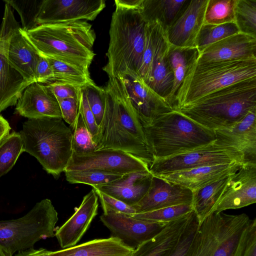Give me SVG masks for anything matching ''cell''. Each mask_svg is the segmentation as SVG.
<instances>
[{"label":"cell","instance_id":"60d3db41","mask_svg":"<svg viewBox=\"0 0 256 256\" xmlns=\"http://www.w3.org/2000/svg\"><path fill=\"white\" fill-rule=\"evenodd\" d=\"M72 152L85 154L96 150V146L92 136L80 112L74 126L72 128Z\"/></svg>","mask_w":256,"mask_h":256},{"label":"cell","instance_id":"484cf974","mask_svg":"<svg viewBox=\"0 0 256 256\" xmlns=\"http://www.w3.org/2000/svg\"><path fill=\"white\" fill-rule=\"evenodd\" d=\"M7 56L10 64L26 80L31 83L36 82V68L41 54L20 26L10 39Z\"/></svg>","mask_w":256,"mask_h":256},{"label":"cell","instance_id":"7402d4cb","mask_svg":"<svg viewBox=\"0 0 256 256\" xmlns=\"http://www.w3.org/2000/svg\"><path fill=\"white\" fill-rule=\"evenodd\" d=\"M98 196L92 188L83 198L72 216L55 232L62 249L76 246L80 242L98 214Z\"/></svg>","mask_w":256,"mask_h":256},{"label":"cell","instance_id":"f5cc1de1","mask_svg":"<svg viewBox=\"0 0 256 256\" xmlns=\"http://www.w3.org/2000/svg\"><path fill=\"white\" fill-rule=\"evenodd\" d=\"M10 130L9 123L0 115V142L10 134Z\"/></svg>","mask_w":256,"mask_h":256},{"label":"cell","instance_id":"f35d334b","mask_svg":"<svg viewBox=\"0 0 256 256\" xmlns=\"http://www.w3.org/2000/svg\"><path fill=\"white\" fill-rule=\"evenodd\" d=\"M192 210V204H180L144 212L136 213L130 216L144 220L170 222L181 218Z\"/></svg>","mask_w":256,"mask_h":256},{"label":"cell","instance_id":"b9f144b4","mask_svg":"<svg viewBox=\"0 0 256 256\" xmlns=\"http://www.w3.org/2000/svg\"><path fill=\"white\" fill-rule=\"evenodd\" d=\"M86 92L90 108L96 124L100 125L105 109V92L104 88L98 86L93 80L82 86Z\"/></svg>","mask_w":256,"mask_h":256},{"label":"cell","instance_id":"f1b7e54d","mask_svg":"<svg viewBox=\"0 0 256 256\" xmlns=\"http://www.w3.org/2000/svg\"><path fill=\"white\" fill-rule=\"evenodd\" d=\"M189 0H142L140 11L146 23L158 22L166 30L180 16Z\"/></svg>","mask_w":256,"mask_h":256},{"label":"cell","instance_id":"db71d44e","mask_svg":"<svg viewBox=\"0 0 256 256\" xmlns=\"http://www.w3.org/2000/svg\"><path fill=\"white\" fill-rule=\"evenodd\" d=\"M0 256H8L0 246Z\"/></svg>","mask_w":256,"mask_h":256},{"label":"cell","instance_id":"7c38bea8","mask_svg":"<svg viewBox=\"0 0 256 256\" xmlns=\"http://www.w3.org/2000/svg\"><path fill=\"white\" fill-rule=\"evenodd\" d=\"M87 170L122 175L150 170L148 165L135 156L120 150L102 149L85 154L72 152L64 172Z\"/></svg>","mask_w":256,"mask_h":256},{"label":"cell","instance_id":"9c48e42d","mask_svg":"<svg viewBox=\"0 0 256 256\" xmlns=\"http://www.w3.org/2000/svg\"><path fill=\"white\" fill-rule=\"evenodd\" d=\"M250 218L212 212L200 223L187 256H233Z\"/></svg>","mask_w":256,"mask_h":256},{"label":"cell","instance_id":"4fadbf2b","mask_svg":"<svg viewBox=\"0 0 256 256\" xmlns=\"http://www.w3.org/2000/svg\"><path fill=\"white\" fill-rule=\"evenodd\" d=\"M100 220L113 236L134 250L154 237L169 222L144 220L116 212L103 214Z\"/></svg>","mask_w":256,"mask_h":256},{"label":"cell","instance_id":"83f0119b","mask_svg":"<svg viewBox=\"0 0 256 256\" xmlns=\"http://www.w3.org/2000/svg\"><path fill=\"white\" fill-rule=\"evenodd\" d=\"M134 251L119 238L112 236L51 252L48 256H132Z\"/></svg>","mask_w":256,"mask_h":256},{"label":"cell","instance_id":"8fae6325","mask_svg":"<svg viewBox=\"0 0 256 256\" xmlns=\"http://www.w3.org/2000/svg\"><path fill=\"white\" fill-rule=\"evenodd\" d=\"M20 27L14 9L6 3L0 26V112L16 104L24 89L32 84L10 64L7 56L10 39Z\"/></svg>","mask_w":256,"mask_h":256},{"label":"cell","instance_id":"9a60e30c","mask_svg":"<svg viewBox=\"0 0 256 256\" xmlns=\"http://www.w3.org/2000/svg\"><path fill=\"white\" fill-rule=\"evenodd\" d=\"M256 202V164L245 163L231 175L211 214L240 208Z\"/></svg>","mask_w":256,"mask_h":256},{"label":"cell","instance_id":"836d02e7","mask_svg":"<svg viewBox=\"0 0 256 256\" xmlns=\"http://www.w3.org/2000/svg\"><path fill=\"white\" fill-rule=\"evenodd\" d=\"M238 32H240L236 22L204 24L198 36L196 48L199 52H201L210 44Z\"/></svg>","mask_w":256,"mask_h":256},{"label":"cell","instance_id":"74e56055","mask_svg":"<svg viewBox=\"0 0 256 256\" xmlns=\"http://www.w3.org/2000/svg\"><path fill=\"white\" fill-rule=\"evenodd\" d=\"M64 172L66 180L70 184H84L92 186L110 183L123 176L91 170L65 171Z\"/></svg>","mask_w":256,"mask_h":256},{"label":"cell","instance_id":"52a82bcc","mask_svg":"<svg viewBox=\"0 0 256 256\" xmlns=\"http://www.w3.org/2000/svg\"><path fill=\"white\" fill-rule=\"evenodd\" d=\"M196 60L178 90L173 110L236 83L256 78V59L204 63Z\"/></svg>","mask_w":256,"mask_h":256},{"label":"cell","instance_id":"8d00e7d4","mask_svg":"<svg viewBox=\"0 0 256 256\" xmlns=\"http://www.w3.org/2000/svg\"><path fill=\"white\" fill-rule=\"evenodd\" d=\"M20 16L22 28L27 32L38 26L36 18L39 14L43 0H4Z\"/></svg>","mask_w":256,"mask_h":256},{"label":"cell","instance_id":"4316f807","mask_svg":"<svg viewBox=\"0 0 256 256\" xmlns=\"http://www.w3.org/2000/svg\"><path fill=\"white\" fill-rule=\"evenodd\" d=\"M192 211L170 222L154 237L135 249L132 256H170L176 246Z\"/></svg>","mask_w":256,"mask_h":256},{"label":"cell","instance_id":"30bf717a","mask_svg":"<svg viewBox=\"0 0 256 256\" xmlns=\"http://www.w3.org/2000/svg\"><path fill=\"white\" fill-rule=\"evenodd\" d=\"M234 162L244 164L242 153L234 147L220 144L216 140L184 152L154 159L149 170L152 175L158 176L202 166Z\"/></svg>","mask_w":256,"mask_h":256},{"label":"cell","instance_id":"44dd1931","mask_svg":"<svg viewBox=\"0 0 256 256\" xmlns=\"http://www.w3.org/2000/svg\"><path fill=\"white\" fill-rule=\"evenodd\" d=\"M214 132L218 142L242 153L244 164H256V108L238 122Z\"/></svg>","mask_w":256,"mask_h":256},{"label":"cell","instance_id":"5bb4252c","mask_svg":"<svg viewBox=\"0 0 256 256\" xmlns=\"http://www.w3.org/2000/svg\"><path fill=\"white\" fill-rule=\"evenodd\" d=\"M104 0H43L38 26L76 20H94L105 8Z\"/></svg>","mask_w":256,"mask_h":256},{"label":"cell","instance_id":"e0dca14e","mask_svg":"<svg viewBox=\"0 0 256 256\" xmlns=\"http://www.w3.org/2000/svg\"><path fill=\"white\" fill-rule=\"evenodd\" d=\"M208 0H190L174 21L165 30L168 42L182 48H196V39L204 24Z\"/></svg>","mask_w":256,"mask_h":256},{"label":"cell","instance_id":"d6a6232c","mask_svg":"<svg viewBox=\"0 0 256 256\" xmlns=\"http://www.w3.org/2000/svg\"><path fill=\"white\" fill-rule=\"evenodd\" d=\"M24 152L23 142L19 132H14L4 138L0 142V178L12 168Z\"/></svg>","mask_w":256,"mask_h":256},{"label":"cell","instance_id":"6da1fadb","mask_svg":"<svg viewBox=\"0 0 256 256\" xmlns=\"http://www.w3.org/2000/svg\"><path fill=\"white\" fill-rule=\"evenodd\" d=\"M104 89L105 109L94 142L96 150L124 151L140 158L150 167L154 158L147 146L142 126L122 78H109Z\"/></svg>","mask_w":256,"mask_h":256},{"label":"cell","instance_id":"277c9868","mask_svg":"<svg viewBox=\"0 0 256 256\" xmlns=\"http://www.w3.org/2000/svg\"><path fill=\"white\" fill-rule=\"evenodd\" d=\"M146 24L140 8L116 5L109 31L108 62L102 68L108 78L126 73L137 75L145 45Z\"/></svg>","mask_w":256,"mask_h":256},{"label":"cell","instance_id":"7bdbcfd3","mask_svg":"<svg viewBox=\"0 0 256 256\" xmlns=\"http://www.w3.org/2000/svg\"><path fill=\"white\" fill-rule=\"evenodd\" d=\"M200 222L193 210L178 242L170 256H187Z\"/></svg>","mask_w":256,"mask_h":256},{"label":"cell","instance_id":"4dcf8cb0","mask_svg":"<svg viewBox=\"0 0 256 256\" xmlns=\"http://www.w3.org/2000/svg\"><path fill=\"white\" fill-rule=\"evenodd\" d=\"M232 174L192 191L191 204L200 223L211 214Z\"/></svg>","mask_w":256,"mask_h":256},{"label":"cell","instance_id":"e575fe53","mask_svg":"<svg viewBox=\"0 0 256 256\" xmlns=\"http://www.w3.org/2000/svg\"><path fill=\"white\" fill-rule=\"evenodd\" d=\"M236 0H208L204 24H221L235 22Z\"/></svg>","mask_w":256,"mask_h":256},{"label":"cell","instance_id":"d6986e66","mask_svg":"<svg viewBox=\"0 0 256 256\" xmlns=\"http://www.w3.org/2000/svg\"><path fill=\"white\" fill-rule=\"evenodd\" d=\"M256 59V38L238 32L206 47L199 52L200 63Z\"/></svg>","mask_w":256,"mask_h":256},{"label":"cell","instance_id":"816d5d0a","mask_svg":"<svg viewBox=\"0 0 256 256\" xmlns=\"http://www.w3.org/2000/svg\"><path fill=\"white\" fill-rule=\"evenodd\" d=\"M142 0H116L115 5L130 8H140Z\"/></svg>","mask_w":256,"mask_h":256},{"label":"cell","instance_id":"ab89813d","mask_svg":"<svg viewBox=\"0 0 256 256\" xmlns=\"http://www.w3.org/2000/svg\"><path fill=\"white\" fill-rule=\"evenodd\" d=\"M156 32V22L147 23L146 40L142 60L137 72L138 76L146 84L150 80L152 71Z\"/></svg>","mask_w":256,"mask_h":256},{"label":"cell","instance_id":"603a6c76","mask_svg":"<svg viewBox=\"0 0 256 256\" xmlns=\"http://www.w3.org/2000/svg\"><path fill=\"white\" fill-rule=\"evenodd\" d=\"M156 22V32L152 71L146 84L166 102L173 87L174 76L170 66L168 50L169 43L165 30Z\"/></svg>","mask_w":256,"mask_h":256},{"label":"cell","instance_id":"3957f363","mask_svg":"<svg viewBox=\"0 0 256 256\" xmlns=\"http://www.w3.org/2000/svg\"><path fill=\"white\" fill-rule=\"evenodd\" d=\"M255 108L256 78L226 86L175 110L214 131L238 122Z\"/></svg>","mask_w":256,"mask_h":256},{"label":"cell","instance_id":"ee69618b","mask_svg":"<svg viewBox=\"0 0 256 256\" xmlns=\"http://www.w3.org/2000/svg\"><path fill=\"white\" fill-rule=\"evenodd\" d=\"M233 256H256V220H250Z\"/></svg>","mask_w":256,"mask_h":256},{"label":"cell","instance_id":"7a4b0ae2","mask_svg":"<svg viewBox=\"0 0 256 256\" xmlns=\"http://www.w3.org/2000/svg\"><path fill=\"white\" fill-rule=\"evenodd\" d=\"M25 32L45 56L88 69L95 56L96 34L86 20L39 25Z\"/></svg>","mask_w":256,"mask_h":256},{"label":"cell","instance_id":"7dc6e473","mask_svg":"<svg viewBox=\"0 0 256 256\" xmlns=\"http://www.w3.org/2000/svg\"><path fill=\"white\" fill-rule=\"evenodd\" d=\"M57 99L60 104L62 118L72 128L76 120L79 112L80 93L78 96L76 98Z\"/></svg>","mask_w":256,"mask_h":256},{"label":"cell","instance_id":"bcb514c9","mask_svg":"<svg viewBox=\"0 0 256 256\" xmlns=\"http://www.w3.org/2000/svg\"><path fill=\"white\" fill-rule=\"evenodd\" d=\"M79 112L94 142L98 132V126L96 124L94 114L90 108L86 92L82 86L80 88V90Z\"/></svg>","mask_w":256,"mask_h":256},{"label":"cell","instance_id":"f546056e","mask_svg":"<svg viewBox=\"0 0 256 256\" xmlns=\"http://www.w3.org/2000/svg\"><path fill=\"white\" fill-rule=\"evenodd\" d=\"M199 52L196 48H182L169 44L168 60L174 80L172 92L167 102L174 109L176 94L190 66L198 58Z\"/></svg>","mask_w":256,"mask_h":256},{"label":"cell","instance_id":"681fc988","mask_svg":"<svg viewBox=\"0 0 256 256\" xmlns=\"http://www.w3.org/2000/svg\"><path fill=\"white\" fill-rule=\"evenodd\" d=\"M52 78L51 66L46 57L41 54L36 68V82L47 84L50 83Z\"/></svg>","mask_w":256,"mask_h":256},{"label":"cell","instance_id":"ba28073f","mask_svg":"<svg viewBox=\"0 0 256 256\" xmlns=\"http://www.w3.org/2000/svg\"><path fill=\"white\" fill-rule=\"evenodd\" d=\"M58 220L51 200L44 199L22 217L0 221V246L8 256L33 248L40 240L55 236Z\"/></svg>","mask_w":256,"mask_h":256},{"label":"cell","instance_id":"cb8c5ba5","mask_svg":"<svg viewBox=\"0 0 256 256\" xmlns=\"http://www.w3.org/2000/svg\"><path fill=\"white\" fill-rule=\"evenodd\" d=\"M243 164L234 162L206 166L156 176L194 191L224 176L235 173Z\"/></svg>","mask_w":256,"mask_h":256},{"label":"cell","instance_id":"2e32d148","mask_svg":"<svg viewBox=\"0 0 256 256\" xmlns=\"http://www.w3.org/2000/svg\"><path fill=\"white\" fill-rule=\"evenodd\" d=\"M120 78L142 125L149 124L160 116L173 110L136 74L126 73Z\"/></svg>","mask_w":256,"mask_h":256},{"label":"cell","instance_id":"ac0fdd59","mask_svg":"<svg viewBox=\"0 0 256 256\" xmlns=\"http://www.w3.org/2000/svg\"><path fill=\"white\" fill-rule=\"evenodd\" d=\"M192 198V192L188 188L152 175L146 193L132 206L136 213L144 212L174 206L191 204Z\"/></svg>","mask_w":256,"mask_h":256},{"label":"cell","instance_id":"5b68a950","mask_svg":"<svg viewBox=\"0 0 256 256\" xmlns=\"http://www.w3.org/2000/svg\"><path fill=\"white\" fill-rule=\"evenodd\" d=\"M61 118L28 119L19 132L25 152L34 156L54 178L64 172L71 158L72 129Z\"/></svg>","mask_w":256,"mask_h":256},{"label":"cell","instance_id":"d4e9b609","mask_svg":"<svg viewBox=\"0 0 256 256\" xmlns=\"http://www.w3.org/2000/svg\"><path fill=\"white\" fill-rule=\"evenodd\" d=\"M152 174L150 170L132 172L110 183L92 186L93 189L114 197L131 206L146 194Z\"/></svg>","mask_w":256,"mask_h":256},{"label":"cell","instance_id":"1f68e13d","mask_svg":"<svg viewBox=\"0 0 256 256\" xmlns=\"http://www.w3.org/2000/svg\"><path fill=\"white\" fill-rule=\"evenodd\" d=\"M46 57L51 66L53 72V78L50 84L58 82L80 88L92 81L90 77L88 69Z\"/></svg>","mask_w":256,"mask_h":256},{"label":"cell","instance_id":"d590c367","mask_svg":"<svg viewBox=\"0 0 256 256\" xmlns=\"http://www.w3.org/2000/svg\"><path fill=\"white\" fill-rule=\"evenodd\" d=\"M234 16L240 32L256 38V0H236Z\"/></svg>","mask_w":256,"mask_h":256},{"label":"cell","instance_id":"c3c4849f","mask_svg":"<svg viewBox=\"0 0 256 256\" xmlns=\"http://www.w3.org/2000/svg\"><path fill=\"white\" fill-rule=\"evenodd\" d=\"M57 98L78 97L80 87L68 84L54 82L47 84Z\"/></svg>","mask_w":256,"mask_h":256},{"label":"cell","instance_id":"8992f818","mask_svg":"<svg viewBox=\"0 0 256 256\" xmlns=\"http://www.w3.org/2000/svg\"><path fill=\"white\" fill-rule=\"evenodd\" d=\"M142 126L154 160L184 152L216 140L214 131L175 110L164 114L150 124Z\"/></svg>","mask_w":256,"mask_h":256},{"label":"cell","instance_id":"f907efd6","mask_svg":"<svg viewBox=\"0 0 256 256\" xmlns=\"http://www.w3.org/2000/svg\"><path fill=\"white\" fill-rule=\"evenodd\" d=\"M50 252L51 251L44 248L36 250L31 248L18 252L15 256H48Z\"/></svg>","mask_w":256,"mask_h":256},{"label":"cell","instance_id":"f6af8a7d","mask_svg":"<svg viewBox=\"0 0 256 256\" xmlns=\"http://www.w3.org/2000/svg\"><path fill=\"white\" fill-rule=\"evenodd\" d=\"M94 190L99 198L103 210V214L116 212L128 215L136 214V210L132 206L98 190Z\"/></svg>","mask_w":256,"mask_h":256},{"label":"cell","instance_id":"ffe728a7","mask_svg":"<svg viewBox=\"0 0 256 256\" xmlns=\"http://www.w3.org/2000/svg\"><path fill=\"white\" fill-rule=\"evenodd\" d=\"M16 110L28 119L44 117L61 118L58 100L47 84L34 82L24 90Z\"/></svg>","mask_w":256,"mask_h":256}]
</instances>
